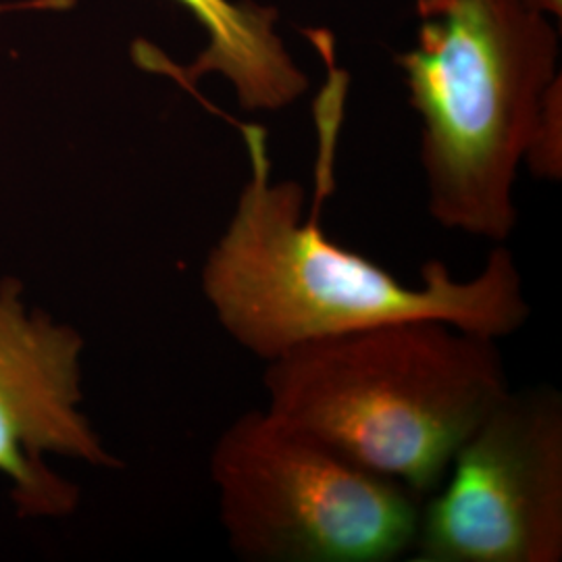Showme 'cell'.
I'll list each match as a JSON object with an SVG mask.
<instances>
[{"label": "cell", "mask_w": 562, "mask_h": 562, "mask_svg": "<svg viewBox=\"0 0 562 562\" xmlns=\"http://www.w3.org/2000/svg\"><path fill=\"white\" fill-rule=\"evenodd\" d=\"M20 288L0 294V473L27 513H65L76 492L42 462L44 452L115 464L78 413L81 338L27 317Z\"/></svg>", "instance_id": "obj_6"}, {"label": "cell", "mask_w": 562, "mask_h": 562, "mask_svg": "<svg viewBox=\"0 0 562 562\" xmlns=\"http://www.w3.org/2000/svg\"><path fill=\"white\" fill-rule=\"evenodd\" d=\"M250 178L202 267V292L227 336L269 362L306 341L383 323L438 319L503 340L529 319L521 269L496 244L482 269L459 280L427 261L419 283L348 250L304 215L299 181L273 180L261 125H240Z\"/></svg>", "instance_id": "obj_1"}, {"label": "cell", "mask_w": 562, "mask_h": 562, "mask_svg": "<svg viewBox=\"0 0 562 562\" xmlns=\"http://www.w3.org/2000/svg\"><path fill=\"white\" fill-rule=\"evenodd\" d=\"M262 387L276 422L425 501L510 382L498 340L406 319L296 346Z\"/></svg>", "instance_id": "obj_2"}, {"label": "cell", "mask_w": 562, "mask_h": 562, "mask_svg": "<svg viewBox=\"0 0 562 562\" xmlns=\"http://www.w3.org/2000/svg\"><path fill=\"white\" fill-rule=\"evenodd\" d=\"M415 562L562 559V398L508 390L422 503Z\"/></svg>", "instance_id": "obj_5"}, {"label": "cell", "mask_w": 562, "mask_h": 562, "mask_svg": "<svg viewBox=\"0 0 562 562\" xmlns=\"http://www.w3.org/2000/svg\"><path fill=\"white\" fill-rule=\"evenodd\" d=\"M204 27L209 44L181 81L222 74L246 111H280L301 99L308 78L276 32V11L229 0H178Z\"/></svg>", "instance_id": "obj_7"}, {"label": "cell", "mask_w": 562, "mask_h": 562, "mask_svg": "<svg viewBox=\"0 0 562 562\" xmlns=\"http://www.w3.org/2000/svg\"><path fill=\"white\" fill-rule=\"evenodd\" d=\"M525 161L531 165L533 173L542 178H561V86L554 88V92L543 106L542 120L538 123Z\"/></svg>", "instance_id": "obj_8"}, {"label": "cell", "mask_w": 562, "mask_h": 562, "mask_svg": "<svg viewBox=\"0 0 562 562\" xmlns=\"http://www.w3.org/2000/svg\"><path fill=\"white\" fill-rule=\"evenodd\" d=\"M211 475L227 542L244 561L387 562L417 538L422 498L267 411L223 431Z\"/></svg>", "instance_id": "obj_4"}, {"label": "cell", "mask_w": 562, "mask_h": 562, "mask_svg": "<svg viewBox=\"0 0 562 562\" xmlns=\"http://www.w3.org/2000/svg\"><path fill=\"white\" fill-rule=\"evenodd\" d=\"M417 44L398 57L422 117L434 222L504 244L513 188L543 106L561 86L557 34L533 0H417Z\"/></svg>", "instance_id": "obj_3"}, {"label": "cell", "mask_w": 562, "mask_h": 562, "mask_svg": "<svg viewBox=\"0 0 562 562\" xmlns=\"http://www.w3.org/2000/svg\"><path fill=\"white\" fill-rule=\"evenodd\" d=\"M538 7H542L546 13H550V15H557V18H561L562 13V0H533Z\"/></svg>", "instance_id": "obj_9"}]
</instances>
